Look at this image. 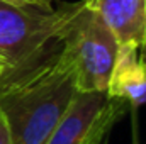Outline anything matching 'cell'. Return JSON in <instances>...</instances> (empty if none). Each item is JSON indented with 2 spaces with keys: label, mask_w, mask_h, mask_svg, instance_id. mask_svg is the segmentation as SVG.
<instances>
[{
  "label": "cell",
  "mask_w": 146,
  "mask_h": 144,
  "mask_svg": "<svg viewBox=\"0 0 146 144\" xmlns=\"http://www.w3.org/2000/svg\"><path fill=\"white\" fill-rule=\"evenodd\" d=\"M72 73L60 54L17 80L0 85V108L10 144H46L76 97Z\"/></svg>",
  "instance_id": "1"
},
{
  "label": "cell",
  "mask_w": 146,
  "mask_h": 144,
  "mask_svg": "<svg viewBox=\"0 0 146 144\" xmlns=\"http://www.w3.org/2000/svg\"><path fill=\"white\" fill-rule=\"evenodd\" d=\"M82 2L41 10L0 0V85L36 71L60 54L63 36Z\"/></svg>",
  "instance_id": "2"
},
{
  "label": "cell",
  "mask_w": 146,
  "mask_h": 144,
  "mask_svg": "<svg viewBox=\"0 0 146 144\" xmlns=\"http://www.w3.org/2000/svg\"><path fill=\"white\" fill-rule=\"evenodd\" d=\"M117 49L115 37L94 10L90 0H83L60 49V59L72 73L78 93L107 92Z\"/></svg>",
  "instance_id": "3"
},
{
  "label": "cell",
  "mask_w": 146,
  "mask_h": 144,
  "mask_svg": "<svg viewBox=\"0 0 146 144\" xmlns=\"http://www.w3.org/2000/svg\"><path fill=\"white\" fill-rule=\"evenodd\" d=\"M127 107V102L107 92L76 93L46 144H97L110 134Z\"/></svg>",
  "instance_id": "4"
},
{
  "label": "cell",
  "mask_w": 146,
  "mask_h": 144,
  "mask_svg": "<svg viewBox=\"0 0 146 144\" xmlns=\"http://www.w3.org/2000/svg\"><path fill=\"white\" fill-rule=\"evenodd\" d=\"M119 46L141 48L146 39V0H90Z\"/></svg>",
  "instance_id": "5"
},
{
  "label": "cell",
  "mask_w": 146,
  "mask_h": 144,
  "mask_svg": "<svg viewBox=\"0 0 146 144\" xmlns=\"http://www.w3.org/2000/svg\"><path fill=\"white\" fill-rule=\"evenodd\" d=\"M107 93L114 98L127 102L133 108L146 104V61L138 46H119L110 71Z\"/></svg>",
  "instance_id": "6"
},
{
  "label": "cell",
  "mask_w": 146,
  "mask_h": 144,
  "mask_svg": "<svg viewBox=\"0 0 146 144\" xmlns=\"http://www.w3.org/2000/svg\"><path fill=\"white\" fill-rule=\"evenodd\" d=\"M7 3H12L15 7H29V9H41V10H49L53 9L54 0H3Z\"/></svg>",
  "instance_id": "7"
},
{
  "label": "cell",
  "mask_w": 146,
  "mask_h": 144,
  "mask_svg": "<svg viewBox=\"0 0 146 144\" xmlns=\"http://www.w3.org/2000/svg\"><path fill=\"white\" fill-rule=\"evenodd\" d=\"M0 144H10V134H9V124L7 119L0 108Z\"/></svg>",
  "instance_id": "8"
},
{
  "label": "cell",
  "mask_w": 146,
  "mask_h": 144,
  "mask_svg": "<svg viewBox=\"0 0 146 144\" xmlns=\"http://www.w3.org/2000/svg\"><path fill=\"white\" fill-rule=\"evenodd\" d=\"M139 53H141V56H143V59L146 61V39H145V42H143V46L139 48Z\"/></svg>",
  "instance_id": "9"
},
{
  "label": "cell",
  "mask_w": 146,
  "mask_h": 144,
  "mask_svg": "<svg viewBox=\"0 0 146 144\" xmlns=\"http://www.w3.org/2000/svg\"><path fill=\"white\" fill-rule=\"evenodd\" d=\"M109 136H110V134H107V136H104V137H102V139H100V141H99L97 144H109V139H110Z\"/></svg>",
  "instance_id": "10"
},
{
  "label": "cell",
  "mask_w": 146,
  "mask_h": 144,
  "mask_svg": "<svg viewBox=\"0 0 146 144\" xmlns=\"http://www.w3.org/2000/svg\"><path fill=\"white\" fill-rule=\"evenodd\" d=\"M0 75H2V65H0Z\"/></svg>",
  "instance_id": "11"
}]
</instances>
